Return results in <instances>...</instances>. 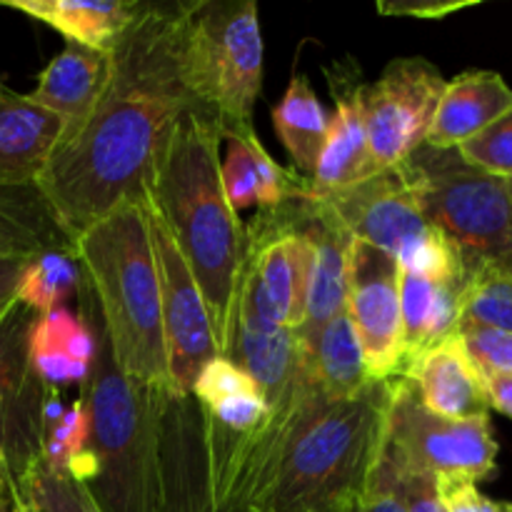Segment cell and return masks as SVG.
<instances>
[{
	"mask_svg": "<svg viewBox=\"0 0 512 512\" xmlns=\"http://www.w3.org/2000/svg\"><path fill=\"white\" fill-rule=\"evenodd\" d=\"M508 190H510V205H512V178H508ZM508 273L512 275V258H510V268H508Z\"/></svg>",
	"mask_w": 512,
	"mask_h": 512,
	"instance_id": "cell-45",
	"label": "cell"
},
{
	"mask_svg": "<svg viewBox=\"0 0 512 512\" xmlns=\"http://www.w3.org/2000/svg\"><path fill=\"white\" fill-rule=\"evenodd\" d=\"M113 360L128 378L173 390L145 200H125L73 240ZM175 393V390H173Z\"/></svg>",
	"mask_w": 512,
	"mask_h": 512,
	"instance_id": "cell-5",
	"label": "cell"
},
{
	"mask_svg": "<svg viewBox=\"0 0 512 512\" xmlns=\"http://www.w3.org/2000/svg\"><path fill=\"white\" fill-rule=\"evenodd\" d=\"M468 8V3H378L380 15H408V18L438 20Z\"/></svg>",
	"mask_w": 512,
	"mask_h": 512,
	"instance_id": "cell-39",
	"label": "cell"
},
{
	"mask_svg": "<svg viewBox=\"0 0 512 512\" xmlns=\"http://www.w3.org/2000/svg\"><path fill=\"white\" fill-rule=\"evenodd\" d=\"M353 512H405V510H403V503H400V498L395 495V490L390 488L388 478L380 473V468H375L368 493H365L363 500L355 505Z\"/></svg>",
	"mask_w": 512,
	"mask_h": 512,
	"instance_id": "cell-38",
	"label": "cell"
},
{
	"mask_svg": "<svg viewBox=\"0 0 512 512\" xmlns=\"http://www.w3.org/2000/svg\"><path fill=\"white\" fill-rule=\"evenodd\" d=\"M158 512H263L213 458L203 408L190 393H168L165 398Z\"/></svg>",
	"mask_w": 512,
	"mask_h": 512,
	"instance_id": "cell-9",
	"label": "cell"
},
{
	"mask_svg": "<svg viewBox=\"0 0 512 512\" xmlns=\"http://www.w3.org/2000/svg\"><path fill=\"white\" fill-rule=\"evenodd\" d=\"M228 358L238 363L273 405L293 388L303 368V350L295 330L270 328L253 320L235 318Z\"/></svg>",
	"mask_w": 512,
	"mask_h": 512,
	"instance_id": "cell-25",
	"label": "cell"
},
{
	"mask_svg": "<svg viewBox=\"0 0 512 512\" xmlns=\"http://www.w3.org/2000/svg\"><path fill=\"white\" fill-rule=\"evenodd\" d=\"M460 323L512 333V275L490 265L473 270L460 305Z\"/></svg>",
	"mask_w": 512,
	"mask_h": 512,
	"instance_id": "cell-32",
	"label": "cell"
},
{
	"mask_svg": "<svg viewBox=\"0 0 512 512\" xmlns=\"http://www.w3.org/2000/svg\"><path fill=\"white\" fill-rule=\"evenodd\" d=\"M458 150L468 163L498 178H512V108Z\"/></svg>",
	"mask_w": 512,
	"mask_h": 512,
	"instance_id": "cell-34",
	"label": "cell"
},
{
	"mask_svg": "<svg viewBox=\"0 0 512 512\" xmlns=\"http://www.w3.org/2000/svg\"><path fill=\"white\" fill-rule=\"evenodd\" d=\"M190 395L203 408V413L228 433H253L268 418L263 390L238 363L223 355L213 358L200 370Z\"/></svg>",
	"mask_w": 512,
	"mask_h": 512,
	"instance_id": "cell-27",
	"label": "cell"
},
{
	"mask_svg": "<svg viewBox=\"0 0 512 512\" xmlns=\"http://www.w3.org/2000/svg\"><path fill=\"white\" fill-rule=\"evenodd\" d=\"M10 490L23 512H100L88 488L43 455L10 478Z\"/></svg>",
	"mask_w": 512,
	"mask_h": 512,
	"instance_id": "cell-30",
	"label": "cell"
},
{
	"mask_svg": "<svg viewBox=\"0 0 512 512\" xmlns=\"http://www.w3.org/2000/svg\"><path fill=\"white\" fill-rule=\"evenodd\" d=\"M298 205L300 228L313 243V270H310L308 303H305V318L295 333L300 338L313 335L323 328L328 320L345 310L348 298V250L353 238L338 225V220L328 213L320 203L300 195Z\"/></svg>",
	"mask_w": 512,
	"mask_h": 512,
	"instance_id": "cell-17",
	"label": "cell"
},
{
	"mask_svg": "<svg viewBox=\"0 0 512 512\" xmlns=\"http://www.w3.org/2000/svg\"><path fill=\"white\" fill-rule=\"evenodd\" d=\"M512 108V88L495 70H468L448 80L425 143L460 148Z\"/></svg>",
	"mask_w": 512,
	"mask_h": 512,
	"instance_id": "cell-21",
	"label": "cell"
},
{
	"mask_svg": "<svg viewBox=\"0 0 512 512\" xmlns=\"http://www.w3.org/2000/svg\"><path fill=\"white\" fill-rule=\"evenodd\" d=\"M400 168L425 220L458 245L470 273L485 265L508 273L512 258L508 178L468 163L458 148H433L428 143L413 150Z\"/></svg>",
	"mask_w": 512,
	"mask_h": 512,
	"instance_id": "cell-7",
	"label": "cell"
},
{
	"mask_svg": "<svg viewBox=\"0 0 512 512\" xmlns=\"http://www.w3.org/2000/svg\"><path fill=\"white\" fill-rule=\"evenodd\" d=\"M8 488H10V465H8V458L0 453V500L5 498Z\"/></svg>",
	"mask_w": 512,
	"mask_h": 512,
	"instance_id": "cell-42",
	"label": "cell"
},
{
	"mask_svg": "<svg viewBox=\"0 0 512 512\" xmlns=\"http://www.w3.org/2000/svg\"><path fill=\"white\" fill-rule=\"evenodd\" d=\"M403 375L415 385L425 408L435 415L450 420L490 415L483 375L470 360L458 333L418 355L405 365Z\"/></svg>",
	"mask_w": 512,
	"mask_h": 512,
	"instance_id": "cell-16",
	"label": "cell"
},
{
	"mask_svg": "<svg viewBox=\"0 0 512 512\" xmlns=\"http://www.w3.org/2000/svg\"><path fill=\"white\" fill-rule=\"evenodd\" d=\"M183 58L195 110L213 115L223 140L253 128L263 90L258 3L188 0Z\"/></svg>",
	"mask_w": 512,
	"mask_h": 512,
	"instance_id": "cell-6",
	"label": "cell"
},
{
	"mask_svg": "<svg viewBox=\"0 0 512 512\" xmlns=\"http://www.w3.org/2000/svg\"><path fill=\"white\" fill-rule=\"evenodd\" d=\"M33 255H0V323L18 303V285Z\"/></svg>",
	"mask_w": 512,
	"mask_h": 512,
	"instance_id": "cell-37",
	"label": "cell"
},
{
	"mask_svg": "<svg viewBox=\"0 0 512 512\" xmlns=\"http://www.w3.org/2000/svg\"><path fill=\"white\" fill-rule=\"evenodd\" d=\"M345 313L358 335L368 378H398L405 365L400 268L388 253L360 240L348 250Z\"/></svg>",
	"mask_w": 512,
	"mask_h": 512,
	"instance_id": "cell-11",
	"label": "cell"
},
{
	"mask_svg": "<svg viewBox=\"0 0 512 512\" xmlns=\"http://www.w3.org/2000/svg\"><path fill=\"white\" fill-rule=\"evenodd\" d=\"M108 73V53H98L78 43H65L63 50L40 70L38 83L28 98L63 120V140H68L93 113L108 83Z\"/></svg>",
	"mask_w": 512,
	"mask_h": 512,
	"instance_id": "cell-19",
	"label": "cell"
},
{
	"mask_svg": "<svg viewBox=\"0 0 512 512\" xmlns=\"http://www.w3.org/2000/svg\"><path fill=\"white\" fill-rule=\"evenodd\" d=\"M393 383L328 400L310 380L263 512H353L383 455Z\"/></svg>",
	"mask_w": 512,
	"mask_h": 512,
	"instance_id": "cell-4",
	"label": "cell"
},
{
	"mask_svg": "<svg viewBox=\"0 0 512 512\" xmlns=\"http://www.w3.org/2000/svg\"><path fill=\"white\" fill-rule=\"evenodd\" d=\"M483 383L490 408L512 420V375H485Z\"/></svg>",
	"mask_w": 512,
	"mask_h": 512,
	"instance_id": "cell-41",
	"label": "cell"
},
{
	"mask_svg": "<svg viewBox=\"0 0 512 512\" xmlns=\"http://www.w3.org/2000/svg\"><path fill=\"white\" fill-rule=\"evenodd\" d=\"M220 135L213 115L185 110L153 165L145 200L193 273L215 343L228 358L235 305L248 258V225L230 208L220 175Z\"/></svg>",
	"mask_w": 512,
	"mask_h": 512,
	"instance_id": "cell-2",
	"label": "cell"
},
{
	"mask_svg": "<svg viewBox=\"0 0 512 512\" xmlns=\"http://www.w3.org/2000/svg\"><path fill=\"white\" fill-rule=\"evenodd\" d=\"M83 268L70 248L45 250L30 258L18 285V303L45 315L55 308H63L70 295H78L83 288Z\"/></svg>",
	"mask_w": 512,
	"mask_h": 512,
	"instance_id": "cell-31",
	"label": "cell"
},
{
	"mask_svg": "<svg viewBox=\"0 0 512 512\" xmlns=\"http://www.w3.org/2000/svg\"><path fill=\"white\" fill-rule=\"evenodd\" d=\"M458 335L483 378L485 375H512V333L475 323H460Z\"/></svg>",
	"mask_w": 512,
	"mask_h": 512,
	"instance_id": "cell-36",
	"label": "cell"
},
{
	"mask_svg": "<svg viewBox=\"0 0 512 512\" xmlns=\"http://www.w3.org/2000/svg\"><path fill=\"white\" fill-rule=\"evenodd\" d=\"M448 80L425 58H395L363 88V118L373 170L403 165L428 138Z\"/></svg>",
	"mask_w": 512,
	"mask_h": 512,
	"instance_id": "cell-10",
	"label": "cell"
},
{
	"mask_svg": "<svg viewBox=\"0 0 512 512\" xmlns=\"http://www.w3.org/2000/svg\"><path fill=\"white\" fill-rule=\"evenodd\" d=\"M28 355L35 375L50 390L83 383L95 358V330L85 313L55 308L38 315L30 328Z\"/></svg>",
	"mask_w": 512,
	"mask_h": 512,
	"instance_id": "cell-22",
	"label": "cell"
},
{
	"mask_svg": "<svg viewBox=\"0 0 512 512\" xmlns=\"http://www.w3.org/2000/svg\"><path fill=\"white\" fill-rule=\"evenodd\" d=\"M298 340L308 378L328 400L350 398L370 383L358 335L345 310L313 335H298Z\"/></svg>",
	"mask_w": 512,
	"mask_h": 512,
	"instance_id": "cell-26",
	"label": "cell"
},
{
	"mask_svg": "<svg viewBox=\"0 0 512 512\" xmlns=\"http://www.w3.org/2000/svg\"><path fill=\"white\" fill-rule=\"evenodd\" d=\"M330 115L310 88L303 73H295L280 103L273 108V128L293 160V170L303 178H313L318 160L328 140Z\"/></svg>",
	"mask_w": 512,
	"mask_h": 512,
	"instance_id": "cell-28",
	"label": "cell"
},
{
	"mask_svg": "<svg viewBox=\"0 0 512 512\" xmlns=\"http://www.w3.org/2000/svg\"><path fill=\"white\" fill-rule=\"evenodd\" d=\"M70 245L35 185H0V255H38Z\"/></svg>",
	"mask_w": 512,
	"mask_h": 512,
	"instance_id": "cell-29",
	"label": "cell"
},
{
	"mask_svg": "<svg viewBox=\"0 0 512 512\" xmlns=\"http://www.w3.org/2000/svg\"><path fill=\"white\" fill-rule=\"evenodd\" d=\"M378 468L388 478L390 488L395 490L405 512H448L438 478L403 468V465L393 463L385 453L380 455Z\"/></svg>",
	"mask_w": 512,
	"mask_h": 512,
	"instance_id": "cell-35",
	"label": "cell"
},
{
	"mask_svg": "<svg viewBox=\"0 0 512 512\" xmlns=\"http://www.w3.org/2000/svg\"><path fill=\"white\" fill-rule=\"evenodd\" d=\"M225 158H220L223 190L235 213L258 205V210H275L285 200L308 193V178L283 168L263 148L255 128L230 135Z\"/></svg>",
	"mask_w": 512,
	"mask_h": 512,
	"instance_id": "cell-20",
	"label": "cell"
},
{
	"mask_svg": "<svg viewBox=\"0 0 512 512\" xmlns=\"http://www.w3.org/2000/svg\"><path fill=\"white\" fill-rule=\"evenodd\" d=\"M465 285L468 280H428L400 270L405 365L458 333Z\"/></svg>",
	"mask_w": 512,
	"mask_h": 512,
	"instance_id": "cell-24",
	"label": "cell"
},
{
	"mask_svg": "<svg viewBox=\"0 0 512 512\" xmlns=\"http://www.w3.org/2000/svg\"><path fill=\"white\" fill-rule=\"evenodd\" d=\"M78 300L95 330V358L80 383L90 435L83 458L65 473L88 488L100 512H158L160 418L173 390L138 383L115 365L88 280Z\"/></svg>",
	"mask_w": 512,
	"mask_h": 512,
	"instance_id": "cell-3",
	"label": "cell"
},
{
	"mask_svg": "<svg viewBox=\"0 0 512 512\" xmlns=\"http://www.w3.org/2000/svg\"><path fill=\"white\" fill-rule=\"evenodd\" d=\"M90 423L85 405L75 400L68 408H60L58 393L50 400L48 408V425H45V440H43V458L50 465L60 470H70L73 463L83 458L85 448H88Z\"/></svg>",
	"mask_w": 512,
	"mask_h": 512,
	"instance_id": "cell-33",
	"label": "cell"
},
{
	"mask_svg": "<svg viewBox=\"0 0 512 512\" xmlns=\"http://www.w3.org/2000/svg\"><path fill=\"white\" fill-rule=\"evenodd\" d=\"M393 463L428 473L440 483L478 485L495 473L498 443L490 428V415L450 420L435 415L420 400L405 375L393 383L388 408L385 448Z\"/></svg>",
	"mask_w": 512,
	"mask_h": 512,
	"instance_id": "cell-8",
	"label": "cell"
},
{
	"mask_svg": "<svg viewBox=\"0 0 512 512\" xmlns=\"http://www.w3.org/2000/svg\"><path fill=\"white\" fill-rule=\"evenodd\" d=\"M0 512H23V508L18 505V500H15L13 490L8 488V493H5V498L0 500Z\"/></svg>",
	"mask_w": 512,
	"mask_h": 512,
	"instance_id": "cell-44",
	"label": "cell"
},
{
	"mask_svg": "<svg viewBox=\"0 0 512 512\" xmlns=\"http://www.w3.org/2000/svg\"><path fill=\"white\" fill-rule=\"evenodd\" d=\"M148 205V200H145ZM150 240H153L155 265L160 280V310H163L165 353H168V375L175 393L188 395L200 370L218 358L213 325L203 293L193 273L185 265L178 245L170 238L163 220L148 205Z\"/></svg>",
	"mask_w": 512,
	"mask_h": 512,
	"instance_id": "cell-12",
	"label": "cell"
},
{
	"mask_svg": "<svg viewBox=\"0 0 512 512\" xmlns=\"http://www.w3.org/2000/svg\"><path fill=\"white\" fill-rule=\"evenodd\" d=\"M0 5L48 25L63 35L65 43L110 53L138 15L140 0H0Z\"/></svg>",
	"mask_w": 512,
	"mask_h": 512,
	"instance_id": "cell-23",
	"label": "cell"
},
{
	"mask_svg": "<svg viewBox=\"0 0 512 512\" xmlns=\"http://www.w3.org/2000/svg\"><path fill=\"white\" fill-rule=\"evenodd\" d=\"M310 200L323 205L350 238L373 245L390 258H398V253L433 228L425 220L400 165L378 170L333 195Z\"/></svg>",
	"mask_w": 512,
	"mask_h": 512,
	"instance_id": "cell-14",
	"label": "cell"
},
{
	"mask_svg": "<svg viewBox=\"0 0 512 512\" xmlns=\"http://www.w3.org/2000/svg\"><path fill=\"white\" fill-rule=\"evenodd\" d=\"M480 512H512V505L510 503H495V500L485 498V495L480 493Z\"/></svg>",
	"mask_w": 512,
	"mask_h": 512,
	"instance_id": "cell-43",
	"label": "cell"
},
{
	"mask_svg": "<svg viewBox=\"0 0 512 512\" xmlns=\"http://www.w3.org/2000/svg\"><path fill=\"white\" fill-rule=\"evenodd\" d=\"M325 73L335 110L330 115L323 155L308 183V198H325L375 175L363 118L365 83H360L358 68L353 63H335Z\"/></svg>",
	"mask_w": 512,
	"mask_h": 512,
	"instance_id": "cell-15",
	"label": "cell"
},
{
	"mask_svg": "<svg viewBox=\"0 0 512 512\" xmlns=\"http://www.w3.org/2000/svg\"><path fill=\"white\" fill-rule=\"evenodd\" d=\"M188 0H140L138 15L108 53L103 95L78 133L55 148L35 188L73 243L125 200H145L153 165L185 110Z\"/></svg>",
	"mask_w": 512,
	"mask_h": 512,
	"instance_id": "cell-1",
	"label": "cell"
},
{
	"mask_svg": "<svg viewBox=\"0 0 512 512\" xmlns=\"http://www.w3.org/2000/svg\"><path fill=\"white\" fill-rule=\"evenodd\" d=\"M448 512H480V490L470 483H440Z\"/></svg>",
	"mask_w": 512,
	"mask_h": 512,
	"instance_id": "cell-40",
	"label": "cell"
},
{
	"mask_svg": "<svg viewBox=\"0 0 512 512\" xmlns=\"http://www.w3.org/2000/svg\"><path fill=\"white\" fill-rule=\"evenodd\" d=\"M35 318L25 305L15 308L0 323V453L8 458L10 478L43 455L50 390L35 375L28 355V338Z\"/></svg>",
	"mask_w": 512,
	"mask_h": 512,
	"instance_id": "cell-13",
	"label": "cell"
},
{
	"mask_svg": "<svg viewBox=\"0 0 512 512\" xmlns=\"http://www.w3.org/2000/svg\"><path fill=\"white\" fill-rule=\"evenodd\" d=\"M63 140V120L0 78V185H35Z\"/></svg>",
	"mask_w": 512,
	"mask_h": 512,
	"instance_id": "cell-18",
	"label": "cell"
}]
</instances>
